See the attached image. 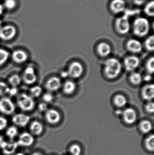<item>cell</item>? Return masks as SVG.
<instances>
[{
  "label": "cell",
  "instance_id": "1",
  "mask_svg": "<svg viewBox=\"0 0 154 155\" xmlns=\"http://www.w3.org/2000/svg\"><path fill=\"white\" fill-rule=\"evenodd\" d=\"M134 33L138 37H143L149 33L150 24L149 21L144 17H139L135 20L133 23Z\"/></svg>",
  "mask_w": 154,
  "mask_h": 155
},
{
  "label": "cell",
  "instance_id": "2",
  "mask_svg": "<svg viewBox=\"0 0 154 155\" xmlns=\"http://www.w3.org/2000/svg\"><path fill=\"white\" fill-rule=\"evenodd\" d=\"M122 66L120 62L115 58L108 59L105 63V72L107 77L115 78L120 74Z\"/></svg>",
  "mask_w": 154,
  "mask_h": 155
},
{
  "label": "cell",
  "instance_id": "3",
  "mask_svg": "<svg viewBox=\"0 0 154 155\" xmlns=\"http://www.w3.org/2000/svg\"><path fill=\"white\" fill-rule=\"evenodd\" d=\"M17 103L19 108L24 111H31L35 106L33 97L26 94H21L18 96Z\"/></svg>",
  "mask_w": 154,
  "mask_h": 155
},
{
  "label": "cell",
  "instance_id": "4",
  "mask_svg": "<svg viewBox=\"0 0 154 155\" xmlns=\"http://www.w3.org/2000/svg\"><path fill=\"white\" fill-rule=\"evenodd\" d=\"M115 27L117 31L121 34L128 33L131 29L129 16L125 15L117 18L115 21Z\"/></svg>",
  "mask_w": 154,
  "mask_h": 155
},
{
  "label": "cell",
  "instance_id": "5",
  "mask_svg": "<svg viewBox=\"0 0 154 155\" xmlns=\"http://www.w3.org/2000/svg\"><path fill=\"white\" fill-rule=\"evenodd\" d=\"M17 34V29L14 25L2 26L0 28V39L5 41H8L13 39Z\"/></svg>",
  "mask_w": 154,
  "mask_h": 155
},
{
  "label": "cell",
  "instance_id": "6",
  "mask_svg": "<svg viewBox=\"0 0 154 155\" xmlns=\"http://www.w3.org/2000/svg\"><path fill=\"white\" fill-rule=\"evenodd\" d=\"M13 102L8 97H4L0 99V112L4 114L11 115L15 111Z\"/></svg>",
  "mask_w": 154,
  "mask_h": 155
},
{
  "label": "cell",
  "instance_id": "7",
  "mask_svg": "<svg viewBox=\"0 0 154 155\" xmlns=\"http://www.w3.org/2000/svg\"><path fill=\"white\" fill-rule=\"evenodd\" d=\"M34 141V138L32 134L24 132L20 135L17 143L19 146L28 147L31 146Z\"/></svg>",
  "mask_w": 154,
  "mask_h": 155
},
{
  "label": "cell",
  "instance_id": "8",
  "mask_svg": "<svg viewBox=\"0 0 154 155\" xmlns=\"http://www.w3.org/2000/svg\"><path fill=\"white\" fill-rule=\"evenodd\" d=\"M83 68L81 64L74 62L70 65L68 72L69 76L73 78H78L82 75Z\"/></svg>",
  "mask_w": 154,
  "mask_h": 155
},
{
  "label": "cell",
  "instance_id": "9",
  "mask_svg": "<svg viewBox=\"0 0 154 155\" xmlns=\"http://www.w3.org/2000/svg\"><path fill=\"white\" fill-rule=\"evenodd\" d=\"M126 4L124 0H112L109 5L110 10L115 14H118L124 12Z\"/></svg>",
  "mask_w": 154,
  "mask_h": 155
},
{
  "label": "cell",
  "instance_id": "10",
  "mask_svg": "<svg viewBox=\"0 0 154 155\" xmlns=\"http://www.w3.org/2000/svg\"><path fill=\"white\" fill-rule=\"evenodd\" d=\"M18 147L19 146L17 142L11 140L9 142L5 141L0 148L2 149V151L5 154L11 155L15 153Z\"/></svg>",
  "mask_w": 154,
  "mask_h": 155
},
{
  "label": "cell",
  "instance_id": "11",
  "mask_svg": "<svg viewBox=\"0 0 154 155\" xmlns=\"http://www.w3.org/2000/svg\"><path fill=\"white\" fill-rule=\"evenodd\" d=\"M30 116L23 114L14 115L12 118L13 123L17 126L24 127L26 126L30 121Z\"/></svg>",
  "mask_w": 154,
  "mask_h": 155
},
{
  "label": "cell",
  "instance_id": "12",
  "mask_svg": "<svg viewBox=\"0 0 154 155\" xmlns=\"http://www.w3.org/2000/svg\"><path fill=\"white\" fill-rule=\"evenodd\" d=\"M140 61L137 57L135 56H128L124 61V65L127 71H132L137 68Z\"/></svg>",
  "mask_w": 154,
  "mask_h": 155
},
{
  "label": "cell",
  "instance_id": "13",
  "mask_svg": "<svg viewBox=\"0 0 154 155\" xmlns=\"http://www.w3.org/2000/svg\"><path fill=\"white\" fill-rule=\"evenodd\" d=\"M45 117L47 122L52 124L58 123L61 118L59 112L57 110L52 109H49L46 111Z\"/></svg>",
  "mask_w": 154,
  "mask_h": 155
},
{
  "label": "cell",
  "instance_id": "14",
  "mask_svg": "<svg viewBox=\"0 0 154 155\" xmlns=\"http://www.w3.org/2000/svg\"><path fill=\"white\" fill-rule=\"evenodd\" d=\"M122 115L124 120L127 124H131L136 121L137 114L133 108H127L122 113Z\"/></svg>",
  "mask_w": 154,
  "mask_h": 155
},
{
  "label": "cell",
  "instance_id": "15",
  "mask_svg": "<svg viewBox=\"0 0 154 155\" xmlns=\"http://www.w3.org/2000/svg\"><path fill=\"white\" fill-rule=\"evenodd\" d=\"M61 86L60 79L56 77H53L49 79L46 82L45 87L49 91L51 92L56 91L59 89Z\"/></svg>",
  "mask_w": 154,
  "mask_h": 155
},
{
  "label": "cell",
  "instance_id": "16",
  "mask_svg": "<svg viewBox=\"0 0 154 155\" xmlns=\"http://www.w3.org/2000/svg\"><path fill=\"white\" fill-rule=\"evenodd\" d=\"M12 58L16 63L21 64L25 62L28 59L27 53L23 50L14 51L12 54Z\"/></svg>",
  "mask_w": 154,
  "mask_h": 155
},
{
  "label": "cell",
  "instance_id": "17",
  "mask_svg": "<svg viewBox=\"0 0 154 155\" xmlns=\"http://www.w3.org/2000/svg\"><path fill=\"white\" fill-rule=\"evenodd\" d=\"M127 47L130 51L135 53L140 52L143 49V45L140 41L134 39L128 41Z\"/></svg>",
  "mask_w": 154,
  "mask_h": 155
},
{
  "label": "cell",
  "instance_id": "18",
  "mask_svg": "<svg viewBox=\"0 0 154 155\" xmlns=\"http://www.w3.org/2000/svg\"><path fill=\"white\" fill-rule=\"evenodd\" d=\"M143 98L147 101H151L154 98V86L152 84L146 86L143 90Z\"/></svg>",
  "mask_w": 154,
  "mask_h": 155
},
{
  "label": "cell",
  "instance_id": "19",
  "mask_svg": "<svg viewBox=\"0 0 154 155\" xmlns=\"http://www.w3.org/2000/svg\"><path fill=\"white\" fill-rule=\"evenodd\" d=\"M30 128L32 134L36 136L40 135L43 130L42 124L37 121H33L31 123Z\"/></svg>",
  "mask_w": 154,
  "mask_h": 155
},
{
  "label": "cell",
  "instance_id": "20",
  "mask_svg": "<svg viewBox=\"0 0 154 155\" xmlns=\"http://www.w3.org/2000/svg\"><path fill=\"white\" fill-rule=\"evenodd\" d=\"M98 51L101 56L105 57L110 54L111 48L110 45L106 43H101L98 46Z\"/></svg>",
  "mask_w": 154,
  "mask_h": 155
},
{
  "label": "cell",
  "instance_id": "21",
  "mask_svg": "<svg viewBox=\"0 0 154 155\" xmlns=\"http://www.w3.org/2000/svg\"><path fill=\"white\" fill-rule=\"evenodd\" d=\"M76 89V84L73 81L68 80L66 81L63 85V91L66 94H72Z\"/></svg>",
  "mask_w": 154,
  "mask_h": 155
},
{
  "label": "cell",
  "instance_id": "22",
  "mask_svg": "<svg viewBox=\"0 0 154 155\" xmlns=\"http://www.w3.org/2000/svg\"><path fill=\"white\" fill-rule=\"evenodd\" d=\"M23 79L24 83L27 84H32L36 82L37 79V75L34 73H24Z\"/></svg>",
  "mask_w": 154,
  "mask_h": 155
},
{
  "label": "cell",
  "instance_id": "23",
  "mask_svg": "<svg viewBox=\"0 0 154 155\" xmlns=\"http://www.w3.org/2000/svg\"><path fill=\"white\" fill-rule=\"evenodd\" d=\"M115 104L118 107H123L126 105L127 100L124 96L122 95H117L114 99Z\"/></svg>",
  "mask_w": 154,
  "mask_h": 155
},
{
  "label": "cell",
  "instance_id": "24",
  "mask_svg": "<svg viewBox=\"0 0 154 155\" xmlns=\"http://www.w3.org/2000/svg\"><path fill=\"white\" fill-rule=\"evenodd\" d=\"M141 131L144 133H148L152 130V123L147 120H144L141 122L140 125Z\"/></svg>",
  "mask_w": 154,
  "mask_h": 155
},
{
  "label": "cell",
  "instance_id": "25",
  "mask_svg": "<svg viewBox=\"0 0 154 155\" xmlns=\"http://www.w3.org/2000/svg\"><path fill=\"white\" fill-rule=\"evenodd\" d=\"M144 12L147 16L153 17L154 15V2L153 1L149 2L146 5L144 8Z\"/></svg>",
  "mask_w": 154,
  "mask_h": 155
},
{
  "label": "cell",
  "instance_id": "26",
  "mask_svg": "<svg viewBox=\"0 0 154 155\" xmlns=\"http://www.w3.org/2000/svg\"><path fill=\"white\" fill-rule=\"evenodd\" d=\"M18 134V129L15 126L10 127L6 131V136L11 140L14 139Z\"/></svg>",
  "mask_w": 154,
  "mask_h": 155
},
{
  "label": "cell",
  "instance_id": "27",
  "mask_svg": "<svg viewBox=\"0 0 154 155\" xmlns=\"http://www.w3.org/2000/svg\"><path fill=\"white\" fill-rule=\"evenodd\" d=\"M9 57V52L4 49H0V66L7 61Z\"/></svg>",
  "mask_w": 154,
  "mask_h": 155
},
{
  "label": "cell",
  "instance_id": "28",
  "mask_svg": "<svg viewBox=\"0 0 154 155\" xmlns=\"http://www.w3.org/2000/svg\"><path fill=\"white\" fill-rule=\"evenodd\" d=\"M21 78L18 74H14L9 78V82L11 85L13 87H15L19 85L20 84Z\"/></svg>",
  "mask_w": 154,
  "mask_h": 155
},
{
  "label": "cell",
  "instance_id": "29",
  "mask_svg": "<svg viewBox=\"0 0 154 155\" xmlns=\"http://www.w3.org/2000/svg\"><path fill=\"white\" fill-rule=\"evenodd\" d=\"M130 80L134 84H139L142 82V77L140 74L134 72L130 75Z\"/></svg>",
  "mask_w": 154,
  "mask_h": 155
},
{
  "label": "cell",
  "instance_id": "30",
  "mask_svg": "<svg viewBox=\"0 0 154 155\" xmlns=\"http://www.w3.org/2000/svg\"><path fill=\"white\" fill-rule=\"evenodd\" d=\"M16 0H5L4 2V7L7 10H12L17 6Z\"/></svg>",
  "mask_w": 154,
  "mask_h": 155
},
{
  "label": "cell",
  "instance_id": "31",
  "mask_svg": "<svg viewBox=\"0 0 154 155\" xmlns=\"http://www.w3.org/2000/svg\"><path fill=\"white\" fill-rule=\"evenodd\" d=\"M42 92V88L39 86H35L33 87L30 89V93L32 97H39Z\"/></svg>",
  "mask_w": 154,
  "mask_h": 155
},
{
  "label": "cell",
  "instance_id": "32",
  "mask_svg": "<svg viewBox=\"0 0 154 155\" xmlns=\"http://www.w3.org/2000/svg\"><path fill=\"white\" fill-rule=\"evenodd\" d=\"M145 46L148 51H152L154 48V37L153 35H151L146 39L145 41Z\"/></svg>",
  "mask_w": 154,
  "mask_h": 155
},
{
  "label": "cell",
  "instance_id": "33",
  "mask_svg": "<svg viewBox=\"0 0 154 155\" xmlns=\"http://www.w3.org/2000/svg\"><path fill=\"white\" fill-rule=\"evenodd\" d=\"M146 146L150 151H153L154 149V136L153 135L150 136L146 141Z\"/></svg>",
  "mask_w": 154,
  "mask_h": 155
},
{
  "label": "cell",
  "instance_id": "34",
  "mask_svg": "<svg viewBox=\"0 0 154 155\" xmlns=\"http://www.w3.org/2000/svg\"><path fill=\"white\" fill-rule=\"evenodd\" d=\"M10 87L3 82L0 81V96L5 95L9 93Z\"/></svg>",
  "mask_w": 154,
  "mask_h": 155
},
{
  "label": "cell",
  "instance_id": "35",
  "mask_svg": "<svg viewBox=\"0 0 154 155\" xmlns=\"http://www.w3.org/2000/svg\"><path fill=\"white\" fill-rule=\"evenodd\" d=\"M71 153L72 155H80L81 153V149L80 146L77 144H73L70 148Z\"/></svg>",
  "mask_w": 154,
  "mask_h": 155
},
{
  "label": "cell",
  "instance_id": "36",
  "mask_svg": "<svg viewBox=\"0 0 154 155\" xmlns=\"http://www.w3.org/2000/svg\"><path fill=\"white\" fill-rule=\"evenodd\" d=\"M146 69L147 71L150 74H152L154 71V59L152 57L150 58L146 64Z\"/></svg>",
  "mask_w": 154,
  "mask_h": 155
},
{
  "label": "cell",
  "instance_id": "37",
  "mask_svg": "<svg viewBox=\"0 0 154 155\" xmlns=\"http://www.w3.org/2000/svg\"><path fill=\"white\" fill-rule=\"evenodd\" d=\"M8 124V121L3 117L0 116V131L4 130Z\"/></svg>",
  "mask_w": 154,
  "mask_h": 155
},
{
  "label": "cell",
  "instance_id": "38",
  "mask_svg": "<svg viewBox=\"0 0 154 155\" xmlns=\"http://www.w3.org/2000/svg\"><path fill=\"white\" fill-rule=\"evenodd\" d=\"M42 98L46 103H50L53 100V96L51 93H47L43 95Z\"/></svg>",
  "mask_w": 154,
  "mask_h": 155
},
{
  "label": "cell",
  "instance_id": "39",
  "mask_svg": "<svg viewBox=\"0 0 154 155\" xmlns=\"http://www.w3.org/2000/svg\"><path fill=\"white\" fill-rule=\"evenodd\" d=\"M38 109L40 112H46L48 110V105L46 103H41L38 106Z\"/></svg>",
  "mask_w": 154,
  "mask_h": 155
},
{
  "label": "cell",
  "instance_id": "40",
  "mask_svg": "<svg viewBox=\"0 0 154 155\" xmlns=\"http://www.w3.org/2000/svg\"><path fill=\"white\" fill-rule=\"evenodd\" d=\"M147 112L150 113H153L154 111V104L153 102H150L148 103L146 107Z\"/></svg>",
  "mask_w": 154,
  "mask_h": 155
},
{
  "label": "cell",
  "instance_id": "41",
  "mask_svg": "<svg viewBox=\"0 0 154 155\" xmlns=\"http://www.w3.org/2000/svg\"><path fill=\"white\" fill-rule=\"evenodd\" d=\"M18 93V89L15 87H13L11 88H10L8 94L12 96L16 95Z\"/></svg>",
  "mask_w": 154,
  "mask_h": 155
},
{
  "label": "cell",
  "instance_id": "42",
  "mask_svg": "<svg viewBox=\"0 0 154 155\" xmlns=\"http://www.w3.org/2000/svg\"><path fill=\"white\" fill-rule=\"evenodd\" d=\"M135 4L137 5H142L146 2L147 0H133Z\"/></svg>",
  "mask_w": 154,
  "mask_h": 155
},
{
  "label": "cell",
  "instance_id": "43",
  "mask_svg": "<svg viewBox=\"0 0 154 155\" xmlns=\"http://www.w3.org/2000/svg\"><path fill=\"white\" fill-rule=\"evenodd\" d=\"M61 77L63 78H66L68 76H69L68 74V71H63L61 73Z\"/></svg>",
  "mask_w": 154,
  "mask_h": 155
},
{
  "label": "cell",
  "instance_id": "44",
  "mask_svg": "<svg viewBox=\"0 0 154 155\" xmlns=\"http://www.w3.org/2000/svg\"><path fill=\"white\" fill-rule=\"evenodd\" d=\"M4 139V137H3L2 136L0 135V147L2 146V144L3 143L5 142Z\"/></svg>",
  "mask_w": 154,
  "mask_h": 155
},
{
  "label": "cell",
  "instance_id": "45",
  "mask_svg": "<svg viewBox=\"0 0 154 155\" xmlns=\"http://www.w3.org/2000/svg\"><path fill=\"white\" fill-rule=\"evenodd\" d=\"M4 11V6L0 4V16L2 15Z\"/></svg>",
  "mask_w": 154,
  "mask_h": 155
},
{
  "label": "cell",
  "instance_id": "46",
  "mask_svg": "<svg viewBox=\"0 0 154 155\" xmlns=\"http://www.w3.org/2000/svg\"><path fill=\"white\" fill-rule=\"evenodd\" d=\"M151 78H152V77H151V76H150V75H146V76L144 77V79L146 81H149L151 80Z\"/></svg>",
  "mask_w": 154,
  "mask_h": 155
},
{
  "label": "cell",
  "instance_id": "47",
  "mask_svg": "<svg viewBox=\"0 0 154 155\" xmlns=\"http://www.w3.org/2000/svg\"><path fill=\"white\" fill-rule=\"evenodd\" d=\"M30 155H43L41 153H39V152H34V153H33Z\"/></svg>",
  "mask_w": 154,
  "mask_h": 155
},
{
  "label": "cell",
  "instance_id": "48",
  "mask_svg": "<svg viewBox=\"0 0 154 155\" xmlns=\"http://www.w3.org/2000/svg\"><path fill=\"white\" fill-rule=\"evenodd\" d=\"M122 114V112L120 110H118V111H117V114L120 115Z\"/></svg>",
  "mask_w": 154,
  "mask_h": 155
},
{
  "label": "cell",
  "instance_id": "49",
  "mask_svg": "<svg viewBox=\"0 0 154 155\" xmlns=\"http://www.w3.org/2000/svg\"><path fill=\"white\" fill-rule=\"evenodd\" d=\"M14 155H25L24 154L22 153H17L15 154Z\"/></svg>",
  "mask_w": 154,
  "mask_h": 155
},
{
  "label": "cell",
  "instance_id": "50",
  "mask_svg": "<svg viewBox=\"0 0 154 155\" xmlns=\"http://www.w3.org/2000/svg\"><path fill=\"white\" fill-rule=\"evenodd\" d=\"M2 21L1 20H0V28H1V27H2Z\"/></svg>",
  "mask_w": 154,
  "mask_h": 155
}]
</instances>
